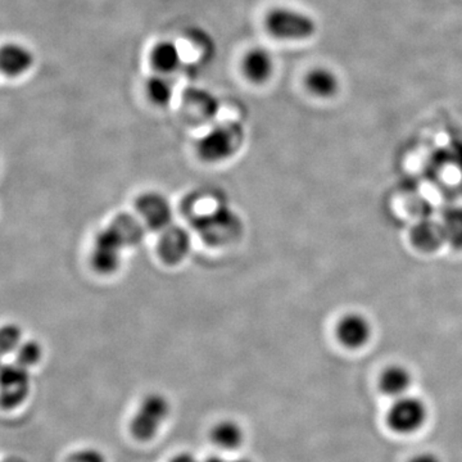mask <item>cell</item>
<instances>
[{
	"label": "cell",
	"mask_w": 462,
	"mask_h": 462,
	"mask_svg": "<svg viewBox=\"0 0 462 462\" xmlns=\"http://www.w3.org/2000/svg\"><path fill=\"white\" fill-rule=\"evenodd\" d=\"M66 462H108L106 455L93 447H85L69 456Z\"/></svg>",
	"instance_id": "cell-23"
},
{
	"label": "cell",
	"mask_w": 462,
	"mask_h": 462,
	"mask_svg": "<svg viewBox=\"0 0 462 462\" xmlns=\"http://www.w3.org/2000/svg\"><path fill=\"white\" fill-rule=\"evenodd\" d=\"M412 385V375L402 365H391L379 376V389L385 396L400 398L406 396Z\"/></svg>",
	"instance_id": "cell-15"
},
{
	"label": "cell",
	"mask_w": 462,
	"mask_h": 462,
	"mask_svg": "<svg viewBox=\"0 0 462 462\" xmlns=\"http://www.w3.org/2000/svg\"><path fill=\"white\" fill-rule=\"evenodd\" d=\"M32 392L29 369L16 363L0 367V406L14 410L21 406Z\"/></svg>",
	"instance_id": "cell-5"
},
{
	"label": "cell",
	"mask_w": 462,
	"mask_h": 462,
	"mask_svg": "<svg viewBox=\"0 0 462 462\" xmlns=\"http://www.w3.org/2000/svg\"><path fill=\"white\" fill-rule=\"evenodd\" d=\"M171 415L169 398L161 393H151L143 398L130 421V431L135 439L148 442L162 430Z\"/></svg>",
	"instance_id": "cell-2"
},
{
	"label": "cell",
	"mask_w": 462,
	"mask_h": 462,
	"mask_svg": "<svg viewBox=\"0 0 462 462\" xmlns=\"http://www.w3.org/2000/svg\"><path fill=\"white\" fill-rule=\"evenodd\" d=\"M170 462H199L196 456L182 452V454L176 455Z\"/></svg>",
	"instance_id": "cell-25"
},
{
	"label": "cell",
	"mask_w": 462,
	"mask_h": 462,
	"mask_svg": "<svg viewBox=\"0 0 462 462\" xmlns=\"http://www.w3.org/2000/svg\"><path fill=\"white\" fill-rule=\"evenodd\" d=\"M203 462H226L220 456H211V457L207 458V460Z\"/></svg>",
	"instance_id": "cell-26"
},
{
	"label": "cell",
	"mask_w": 462,
	"mask_h": 462,
	"mask_svg": "<svg viewBox=\"0 0 462 462\" xmlns=\"http://www.w3.org/2000/svg\"><path fill=\"white\" fill-rule=\"evenodd\" d=\"M211 439L218 448L233 451L242 447L245 439V431L238 421L221 420L211 430Z\"/></svg>",
	"instance_id": "cell-17"
},
{
	"label": "cell",
	"mask_w": 462,
	"mask_h": 462,
	"mask_svg": "<svg viewBox=\"0 0 462 462\" xmlns=\"http://www.w3.org/2000/svg\"><path fill=\"white\" fill-rule=\"evenodd\" d=\"M138 211L151 229L165 230L171 224V207L161 194L148 193L142 196L138 200Z\"/></svg>",
	"instance_id": "cell-10"
},
{
	"label": "cell",
	"mask_w": 462,
	"mask_h": 462,
	"mask_svg": "<svg viewBox=\"0 0 462 462\" xmlns=\"http://www.w3.org/2000/svg\"><path fill=\"white\" fill-rule=\"evenodd\" d=\"M446 243L455 249H462V206H452L442 216Z\"/></svg>",
	"instance_id": "cell-18"
},
{
	"label": "cell",
	"mask_w": 462,
	"mask_h": 462,
	"mask_svg": "<svg viewBox=\"0 0 462 462\" xmlns=\"http://www.w3.org/2000/svg\"><path fill=\"white\" fill-rule=\"evenodd\" d=\"M411 242L421 252H436L446 243L445 231L440 221L421 220L412 227Z\"/></svg>",
	"instance_id": "cell-13"
},
{
	"label": "cell",
	"mask_w": 462,
	"mask_h": 462,
	"mask_svg": "<svg viewBox=\"0 0 462 462\" xmlns=\"http://www.w3.org/2000/svg\"><path fill=\"white\" fill-rule=\"evenodd\" d=\"M233 462H254V461L251 460V458L240 457V458H236V460H234Z\"/></svg>",
	"instance_id": "cell-27"
},
{
	"label": "cell",
	"mask_w": 462,
	"mask_h": 462,
	"mask_svg": "<svg viewBox=\"0 0 462 462\" xmlns=\"http://www.w3.org/2000/svg\"><path fill=\"white\" fill-rule=\"evenodd\" d=\"M205 238L214 243L229 242L240 229L239 218L227 207H215L214 211L197 220Z\"/></svg>",
	"instance_id": "cell-6"
},
{
	"label": "cell",
	"mask_w": 462,
	"mask_h": 462,
	"mask_svg": "<svg viewBox=\"0 0 462 462\" xmlns=\"http://www.w3.org/2000/svg\"><path fill=\"white\" fill-rule=\"evenodd\" d=\"M190 249V238L181 227L169 226L160 240V254L169 263H180Z\"/></svg>",
	"instance_id": "cell-14"
},
{
	"label": "cell",
	"mask_w": 462,
	"mask_h": 462,
	"mask_svg": "<svg viewBox=\"0 0 462 462\" xmlns=\"http://www.w3.org/2000/svg\"><path fill=\"white\" fill-rule=\"evenodd\" d=\"M125 245H133L141 242L144 236V227L136 218L130 215H121L111 225Z\"/></svg>",
	"instance_id": "cell-20"
},
{
	"label": "cell",
	"mask_w": 462,
	"mask_h": 462,
	"mask_svg": "<svg viewBox=\"0 0 462 462\" xmlns=\"http://www.w3.org/2000/svg\"><path fill=\"white\" fill-rule=\"evenodd\" d=\"M303 84L311 96L319 99H331L339 93V76L325 66H316L307 71Z\"/></svg>",
	"instance_id": "cell-12"
},
{
	"label": "cell",
	"mask_w": 462,
	"mask_h": 462,
	"mask_svg": "<svg viewBox=\"0 0 462 462\" xmlns=\"http://www.w3.org/2000/svg\"><path fill=\"white\" fill-rule=\"evenodd\" d=\"M126 247L120 236L111 226L97 236L91 254L94 269L102 273H114L120 266L121 251Z\"/></svg>",
	"instance_id": "cell-7"
},
{
	"label": "cell",
	"mask_w": 462,
	"mask_h": 462,
	"mask_svg": "<svg viewBox=\"0 0 462 462\" xmlns=\"http://www.w3.org/2000/svg\"><path fill=\"white\" fill-rule=\"evenodd\" d=\"M32 51L20 42H8L0 48V72L8 78H20L32 69Z\"/></svg>",
	"instance_id": "cell-9"
},
{
	"label": "cell",
	"mask_w": 462,
	"mask_h": 462,
	"mask_svg": "<svg viewBox=\"0 0 462 462\" xmlns=\"http://www.w3.org/2000/svg\"><path fill=\"white\" fill-rule=\"evenodd\" d=\"M245 138L239 124H223L216 126L200 139L199 156L208 162H218L233 156Z\"/></svg>",
	"instance_id": "cell-3"
},
{
	"label": "cell",
	"mask_w": 462,
	"mask_h": 462,
	"mask_svg": "<svg viewBox=\"0 0 462 462\" xmlns=\"http://www.w3.org/2000/svg\"><path fill=\"white\" fill-rule=\"evenodd\" d=\"M409 462H442L440 458L438 457L436 454H431V452H424V454H419L413 456L411 460Z\"/></svg>",
	"instance_id": "cell-24"
},
{
	"label": "cell",
	"mask_w": 462,
	"mask_h": 462,
	"mask_svg": "<svg viewBox=\"0 0 462 462\" xmlns=\"http://www.w3.org/2000/svg\"><path fill=\"white\" fill-rule=\"evenodd\" d=\"M14 356H16V361H14V363L30 370L32 367L35 366V365L41 363L42 348L35 340H27V342L23 340V345L20 346V348L17 349Z\"/></svg>",
	"instance_id": "cell-22"
},
{
	"label": "cell",
	"mask_w": 462,
	"mask_h": 462,
	"mask_svg": "<svg viewBox=\"0 0 462 462\" xmlns=\"http://www.w3.org/2000/svg\"><path fill=\"white\" fill-rule=\"evenodd\" d=\"M337 339L346 348H363L372 339L373 327L366 316L349 312L340 318L336 327Z\"/></svg>",
	"instance_id": "cell-8"
},
{
	"label": "cell",
	"mask_w": 462,
	"mask_h": 462,
	"mask_svg": "<svg viewBox=\"0 0 462 462\" xmlns=\"http://www.w3.org/2000/svg\"><path fill=\"white\" fill-rule=\"evenodd\" d=\"M23 342V330L17 325L7 324L0 328V355L16 354Z\"/></svg>",
	"instance_id": "cell-21"
},
{
	"label": "cell",
	"mask_w": 462,
	"mask_h": 462,
	"mask_svg": "<svg viewBox=\"0 0 462 462\" xmlns=\"http://www.w3.org/2000/svg\"><path fill=\"white\" fill-rule=\"evenodd\" d=\"M428 419V407L418 397L396 398L387 412L389 430L398 434H412L424 427Z\"/></svg>",
	"instance_id": "cell-4"
},
{
	"label": "cell",
	"mask_w": 462,
	"mask_h": 462,
	"mask_svg": "<svg viewBox=\"0 0 462 462\" xmlns=\"http://www.w3.org/2000/svg\"><path fill=\"white\" fill-rule=\"evenodd\" d=\"M151 65L157 74L170 75L181 66L180 50L173 42L162 41L154 45L151 51Z\"/></svg>",
	"instance_id": "cell-16"
},
{
	"label": "cell",
	"mask_w": 462,
	"mask_h": 462,
	"mask_svg": "<svg viewBox=\"0 0 462 462\" xmlns=\"http://www.w3.org/2000/svg\"><path fill=\"white\" fill-rule=\"evenodd\" d=\"M264 27L273 38L284 42L309 41L318 32L314 17L288 7L273 8L264 17Z\"/></svg>",
	"instance_id": "cell-1"
},
{
	"label": "cell",
	"mask_w": 462,
	"mask_h": 462,
	"mask_svg": "<svg viewBox=\"0 0 462 462\" xmlns=\"http://www.w3.org/2000/svg\"><path fill=\"white\" fill-rule=\"evenodd\" d=\"M243 74L254 84H264L273 75L275 63L273 54L264 48H252L242 60Z\"/></svg>",
	"instance_id": "cell-11"
},
{
	"label": "cell",
	"mask_w": 462,
	"mask_h": 462,
	"mask_svg": "<svg viewBox=\"0 0 462 462\" xmlns=\"http://www.w3.org/2000/svg\"><path fill=\"white\" fill-rule=\"evenodd\" d=\"M145 90H147L148 98L152 103L165 107L172 100L173 83L169 75H153L148 79Z\"/></svg>",
	"instance_id": "cell-19"
}]
</instances>
